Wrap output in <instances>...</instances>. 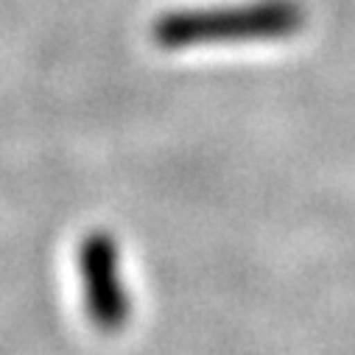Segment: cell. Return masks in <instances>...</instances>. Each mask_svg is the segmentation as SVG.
Returning <instances> with one entry per match:
<instances>
[{"mask_svg": "<svg viewBox=\"0 0 355 355\" xmlns=\"http://www.w3.org/2000/svg\"><path fill=\"white\" fill-rule=\"evenodd\" d=\"M308 28L305 0H196L159 12L148 37L165 53L286 45Z\"/></svg>", "mask_w": 355, "mask_h": 355, "instance_id": "1", "label": "cell"}, {"mask_svg": "<svg viewBox=\"0 0 355 355\" xmlns=\"http://www.w3.org/2000/svg\"><path fill=\"white\" fill-rule=\"evenodd\" d=\"M84 313L98 333L115 336L132 319V294L123 283L121 249L107 230L84 235L76 249Z\"/></svg>", "mask_w": 355, "mask_h": 355, "instance_id": "2", "label": "cell"}]
</instances>
